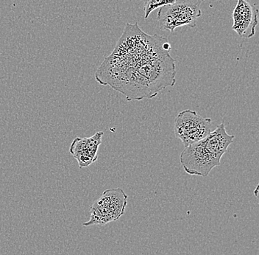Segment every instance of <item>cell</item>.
<instances>
[{"label":"cell","mask_w":259,"mask_h":255,"mask_svg":"<svg viewBox=\"0 0 259 255\" xmlns=\"http://www.w3.org/2000/svg\"><path fill=\"white\" fill-rule=\"evenodd\" d=\"M212 120L190 110L180 112L175 120V135L185 147L198 142L210 133Z\"/></svg>","instance_id":"cell-5"},{"label":"cell","mask_w":259,"mask_h":255,"mask_svg":"<svg viewBox=\"0 0 259 255\" xmlns=\"http://www.w3.org/2000/svg\"><path fill=\"white\" fill-rule=\"evenodd\" d=\"M103 131L97 132L91 137H77L73 140L69 152L78 162L79 168H88L97 160V152L102 143Z\"/></svg>","instance_id":"cell-7"},{"label":"cell","mask_w":259,"mask_h":255,"mask_svg":"<svg viewBox=\"0 0 259 255\" xmlns=\"http://www.w3.org/2000/svg\"><path fill=\"white\" fill-rule=\"evenodd\" d=\"M167 39L150 35L137 23L126 24L111 56L97 69L95 79L125 95L127 100L152 98L176 84V60Z\"/></svg>","instance_id":"cell-1"},{"label":"cell","mask_w":259,"mask_h":255,"mask_svg":"<svg viewBox=\"0 0 259 255\" xmlns=\"http://www.w3.org/2000/svg\"><path fill=\"white\" fill-rule=\"evenodd\" d=\"M127 196L121 188L107 190L90 208L91 217L84 227L104 226L116 222L125 212Z\"/></svg>","instance_id":"cell-4"},{"label":"cell","mask_w":259,"mask_h":255,"mask_svg":"<svg viewBox=\"0 0 259 255\" xmlns=\"http://www.w3.org/2000/svg\"><path fill=\"white\" fill-rule=\"evenodd\" d=\"M232 29L242 38L250 39L255 33L258 23V8L250 0H238L233 12Z\"/></svg>","instance_id":"cell-6"},{"label":"cell","mask_w":259,"mask_h":255,"mask_svg":"<svg viewBox=\"0 0 259 255\" xmlns=\"http://www.w3.org/2000/svg\"><path fill=\"white\" fill-rule=\"evenodd\" d=\"M201 3L202 0H176L160 8L157 16L160 28L173 32L183 26L195 27L196 21L202 16Z\"/></svg>","instance_id":"cell-3"},{"label":"cell","mask_w":259,"mask_h":255,"mask_svg":"<svg viewBox=\"0 0 259 255\" xmlns=\"http://www.w3.org/2000/svg\"><path fill=\"white\" fill-rule=\"evenodd\" d=\"M234 139L227 132L223 121L206 137L185 147L180 157L181 165L188 174L208 176L212 169L220 166Z\"/></svg>","instance_id":"cell-2"},{"label":"cell","mask_w":259,"mask_h":255,"mask_svg":"<svg viewBox=\"0 0 259 255\" xmlns=\"http://www.w3.org/2000/svg\"><path fill=\"white\" fill-rule=\"evenodd\" d=\"M176 0H144V11L145 19H147L150 14L155 10L173 4Z\"/></svg>","instance_id":"cell-8"}]
</instances>
